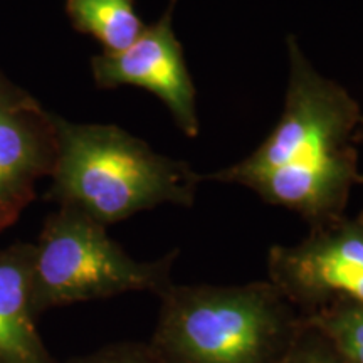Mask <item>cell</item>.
<instances>
[{
    "instance_id": "cell-12",
    "label": "cell",
    "mask_w": 363,
    "mask_h": 363,
    "mask_svg": "<svg viewBox=\"0 0 363 363\" xmlns=\"http://www.w3.org/2000/svg\"><path fill=\"white\" fill-rule=\"evenodd\" d=\"M65 363H160L148 345L135 342L113 343Z\"/></svg>"
},
{
    "instance_id": "cell-14",
    "label": "cell",
    "mask_w": 363,
    "mask_h": 363,
    "mask_svg": "<svg viewBox=\"0 0 363 363\" xmlns=\"http://www.w3.org/2000/svg\"><path fill=\"white\" fill-rule=\"evenodd\" d=\"M360 184H363V175H360ZM363 216V214H362Z\"/></svg>"
},
{
    "instance_id": "cell-7",
    "label": "cell",
    "mask_w": 363,
    "mask_h": 363,
    "mask_svg": "<svg viewBox=\"0 0 363 363\" xmlns=\"http://www.w3.org/2000/svg\"><path fill=\"white\" fill-rule=\"evenodd\" d=\"M54 115L0 71V233L38 197L35 184L56 162Z\"/></svg>"
},
{
    "instance_id": "cell-2",
    "label": "cell",
    "mask_w": 363,
    "mask_h": 363,
    "mask_svg": "<svg viewBox=\"0 0 363 363\" xmlns=\"http://www.w3.org/2000/svg\"><path fill=\"white\" fill-rule=\"evenodd\" d=\"M54 126L57 150L45 201L104 227L163 203H194L202 175L189 163L153 152L115 125H79L54 115Z\"/></svg>"
},
{
    "instance_id": "cell-1",
    "label": "cell",
    "mask_w": 363,
    "mask_h": 363,
    "mask_svg": "<svg viewBox=\"0 0 363 363\" xmlns=\"http://www.w3.org/2000/svg\"><path fill=\"white\" fill-rule=\"evenodd\" d=\"M284 110L251 155L203 180L251 189L271 206L301 216L311 229L342 219L360 184L355 131L362 111L337 81L325 78L288 35Z\"/></svg>"
},
{
    "instance_id": "cell-11",
    "label": "cell",
    "mask_w": 363,
    "mask_h": 363,
    "mask_svg": "<svg viewBox=\"0 0 363 363\" xmlns=\"http://www.w3.org/2000/svg\"><path fill=\"white\" fill-rule=\"evenodd\" d=\"M281 363H347L337 348L315 326L303 318V328Z\"/></svg>"
},
{
    "instance_id": "cell-5",
    "label": "cell",
    "mask_w": 363,
    "mask_h": 363,
    "mask_svg": "<svg viewBox=\"0 0 363 363\" xmlns=\"http://www.w3.org/2000/svg\"><path fill=\"white\" fill-rule=\"evenodd\" d=\"M269 281L301 315L335 301L363 305V216L311 229L267 254Z\"/></svg>"
},
{
    "instance_id": "cell-13",
    "label": "cell",
    "mask_w": 363,
    "mask_h": 363,
    "mask_svg": "<svg viewBox=\"0 0 363 363\" xmlns=\"http://www.w3.org/2000/svg\"><path fill=\"white\" fill-rule=\"evenodd\" d=\"M363 142V118L360 120V125L355 131V143H362Z\"/></svg>"
},
{
    "instance_id": "cell-9",
    "label": "cell",
    "mask_w": 363,
    "mask_h": 363,
    "mask_svg": "<svg viewBox=\"0 0 363 363\" xmlns=\"http://www.w3.org/2000/svg\"><path fill=\"white\" fill-rule=\"evenodd\" d=\"M66 13L78 33L103 45V52L125 51L147 27L135 0H66Z\"/></svg>"
},
{
    "instance_id": "cell-4",
    "label": "cell",
    "mask_w": 363,
    "mask_h": 363,
    "mask_svg": "<svg viewBox=\"0 0 363 363\" xmlns=\"http://www.w3.org/2000/svg\"><path fill=\"white\" fill-rule=\"evenodd\" d=\"M34 315L74 303L148 291L174 284L179 249L157 261H136L106 233V227L71 207L48 217L33 244Z\"/></svg>"
},
{
    "instance_id": "cell-10",
    "label": "cell",
    "mask_w": 363,
    "mask_h": 363,
    "mask_svg": "<svg viewBox=\"0 0 363 363\" xmlns=\"http://www.w3.org/2000/svg\"><path fill=\"white\" fill-rule=\"evenodd\" d=\"M303 318L330 340L345 362L363 363V305L335 301Z\"/></svg>"
},
{
    "instance_id": "cell-3",
    "label": "cell",
    "mask_w": 363,
    "mask_h": 363,
    "mask_svg": "<svg viewBox=\"0 0 363 363\" xmlns=\"http://www.w3.org/2000/svg\"><path fill=\"white\" fill-rule=\"evenodd\" d=\"M148 348L160 363H281L303 315L267 281L172 284Z\"/></svg>"
},
{
    "instance_id": "cell-6",
    "label": "cell",
    "mask_w": 363,
    "mask_h": 363,
    "mask_svg": "<svg viewBox=\"0 0 363 363\" xmlns=\"http://www.w3.org/2000/svg\"><path fill=\"white\" fill-rule=\"evenodd\" d=\"M175 4L177 0H170L160 19L145 27L125 51L91 57V71L101 89L136 86L155 94L169 108L182 133L195 138L201 130L197 91L185 62L184 48L174 30Z\"/></svg>"
},
{
    "instance_id": "cell-8",
    "label": "cell",
    "mask_w": 363,
    "mask_h": 363,
    "mask_svg": "<svg viewBox=\"0 0 363 363\" xmlns=\"http://www.w3.org/2000/svg\"><path fill=\"white\" fill-rule=\"evenodd\" d=\"M33 252L30 242L0 249V363H57L35 328Z\"/></svg>"
}]
</instances>
